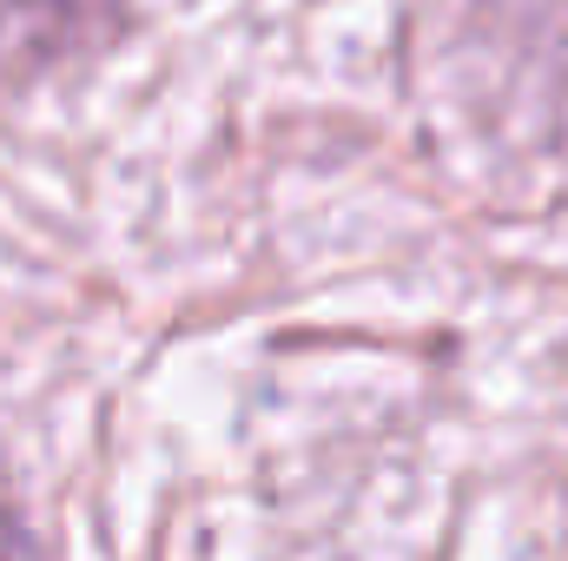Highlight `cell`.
I'll list each match as a JSON object with an SVG mask.
<instances>
[{
  "mask_svg": "<svg viewBox=\"0 0 568 561\" xmlns=\"http://www.w3.org/2000/svg\"><path fill=\"white\" fill-rule=\"evenodd\" d=\"M120 0H0V20L7 27H27L40 40H67V33H87L113 13Z\"/></svg>",
  "mask_w": 568,
  "mask_h": 561,
  "instance_id": "cell-1",
  "label": "cell"
},
{
  "mask_svg": "<svg viewBox=\"0 0 568 561\" xmlns=\"http://www.w3.org/2000/svg\"><path fill=\"white\" fill-rule=\"evenodd\" d=\"M0 561H33L27 555V542H20V529H13L7 516H0Z\"/></svg>",
  "mask_w": 568,
  "mask_h": 561,
  "instance_id": "cell-2",
  "label": "cell"
}]
</instances>
